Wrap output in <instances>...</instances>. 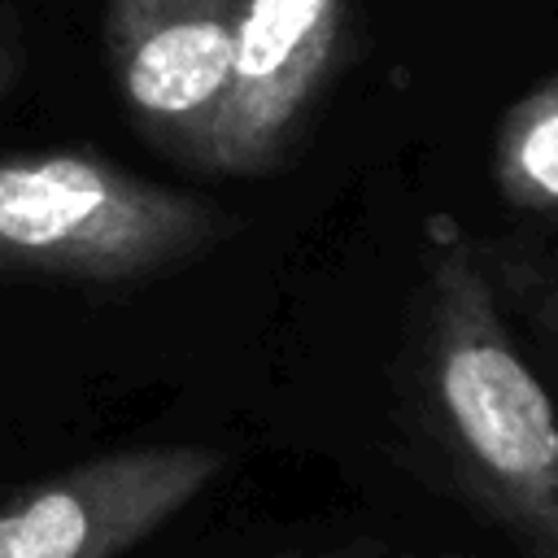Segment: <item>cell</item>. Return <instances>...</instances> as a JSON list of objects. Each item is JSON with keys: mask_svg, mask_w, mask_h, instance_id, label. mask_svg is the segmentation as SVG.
Masks as SVG:
<instances>
[{"mask_svg": "<svg viewBox=\"0 0 558 558\" xmlns=\"http://www.w3.org/2000/svg\"><path fill=\"white\" fill-rule=\"evenodd\" d=\"M344 0H248L205 170L270 166L336 65Z\"/></svg>", "mask_w": 558, "mask_h": 558, "instance_id": "obj_5", "label": "cell"}, {"mask_svg": "<svg viewBox=\"0 0 558 558\" xmlns=\"http://www.w3.org/2000/svg\"><path fill=\"white\" fill-rule=\"evenodd\" d=\"M222 475L209 445H140L65 466L0 506V558H122Z\"/></svg>", "mask_w": 558, "mask_h": 558, "instance_id": "obj_3", "label": "cell"}, {"mask_svg": "<svg viewBox=\"0 0 558 558\" xmlns=\"http://www.w3.org/2000/svg\"><path fill=\"white\" fill-rule=\"evenodd\" d=\"M248 0H105V52L135 126L179 161L209 166Z\"/></svg>", "mask_w": 558, "mask_h": 558, "instance_id": "obj_4", "label": "cell"}, {"mask_svg": "<svg viewBox=\"0 0 558 558\" xmlns=\"http://www.w3.org/2000/svg\"><path fill=\"white\" fill-rule=\"evenodd\" d=\"M0 83H4V70H0Z\"/></svg>", "mask_w": 558, "mask_h": 558, "instance_id": "obj_7", "label": "cell"}, {"mask_svg": "<svg viewBox=\"0 0 558 558\" xmlns=\"http://www.w3.org/2000/svg\"><path fill=\"white\" fill-rule=\"evenodd\" d=\"M493 183L514 209H558V74L532 83L493 131Z\"/></svg>", "mask_w": 558, "mask_h": 558, "instance_id": "obj_6", "label": "cell"}, {"mask_svg": "<svg viewBox=\"0 0 558 558\" xmlns=\"http://www.w3.org/2000/svg\"><path fill=\"white\" fill-rule=\"evenodd\" d=\"M427 231L423 257V405L449 466L523 558H558V410L497 310L475 248Z\"/></svg>", "mask_w": 558, "mask_h": 558, "instance_id": "obj_1", "label": "cell"}, {"mask_svg": "<svg viewBox=\"0 0 558 558\" xmlns=\"http://www.w3.org/2000/svg\"><path fill=\"white\" fill-rule=\"evenodd\" d=\"M222 218L100 153L0 157V266L44 279L126 283L214 244Z\"/></svg>", "mask_w": 558, "mask_h": 558, "instance_id": "obj_2", "label": "cell"}]
</instances>
